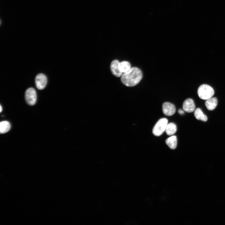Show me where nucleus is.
<instances>
[{"label":"nucleus","mask_w":225,"mask_h":225,"mask_svg":"<svg viewBox=\"0 0 225 225\" xmlns=\"http://www.w3.org/2000/svg\"><path fill=\"white\" fill-rule=\"evenodd\" d=\"M168 122L167 119L163 118L160 119L156 123L152 129V133L156 136H160L165 131Z\"/></svg>","instance_id":"nucleus-3"},{"label":"nucleus","mask_w":225,"mask_h":225,"mask_svg":"<svg viewBox=\"0 0 225 225\" xmlns=\"http://www.w3.org/2000/svg\"><path fill=\"white\" fill-rule=\"evenodd\" d=\"M142 76L141 70L138 68L134 67L121 76L122 82L128 87H133L137 84L141 80Z\"/></svg>","instance_id":"nucleus-1"},{"label":"nucleus","mask_w":225,"mask_h":225,"mask_svg":"<svg viewBox=\"0 0 225 225\" xmlns=\"http://www.w3.org/2000/svg\"><path fill=\"white\" fill-rule=\"evenodd\" d=\"M119 63L118 60H115L112 62L110 65V69L112 74L117 77L121 76L122 74L119 68Z\"/></svg>","instance_id":"nucleus-7"},{"label":"nucleus","mask_w":225,"mask_h":225,"mask_svg":"<svg viewBox=\"0 0 225 225\" xmlns=\"http://www.w3.org/2000/svg\"><path fill=\"white\" fill-rule=\"evenodd\" d=\"M165 142L170 148L172 149H175L177 144L176 136L173 135L170 137L166 140Z\"/></svg>","instance_id":"nucleus-10"},{"label":"nucleus","mask_w":225,"mask_h":225,"mask_svg":"<svg viewBox=\"0 0 225 225\" xmlns=\"http://www.w3.org/2000/svg\"><path fill=\"white\" fill-rule=\"evenodd\" d=\"M182 108L183 110L187 112H193L195 110V106L193 100L190 98L185 100L183 102Z\"/></svg>","instance_id":"nucleus-8"},{"label":"nucleus","mask_w":225,"mask_h":225,"mask_svg":"<svg viewBox=\"0 0 225 225\" xmlns=\"http://www.w3.org/2000/svg\"><path fill=\"white\" fill-rule=\"evenodd\" d=\"M218 100L216 97H212L206 100L205 105L209 110H213L215 108L218 104Z\"/></svg>","instance_id":"nucleus-9"},{"label":"nucleus","mask_w":225,"mask_h":225,"mask_svg":"<svg viewBox=\"0 0 225 225\" xmlns=\"http://www.w3.org/2000/svg\"><path fill=\"white\" fill-rule=\"evenodd\" d=\"M25 99L27 103L29 105L32 106L35 104L37 100V94L33 88H29L26 90Z\"/></svg>","instance_id":"nucleus-4"},{"label":"nucleus","mask_w":225,"mask_h":225,"mask_svg":"<svg viewBox=\"0 0 225 225\" xmlns=\"http://www.w3.org/2000/svg\"><path fill=\"white\" fill-rule=\"evenodd\" d=\"M0 112H1L2 111V106H1V105H0Z\"/></svg>","instance_id":"nucleus-16"},{"label":"nucleus","mask_w":225,"mask_h":225,"mask_svg":"<svg viewBox=\"0 0 225 225\" xmlns=\"http://www.w3.org/2000/svg\"><path fill=\"white\" fill-rule=\"evenodd\" d=\"M194 115L195 118L198 120L203 122L207 121V116L203 113L201 109L199 108H196L194 112Z\"/></svg>","instance_id":"nucleus-11"},{"label":"nucleus","mask_w":225,"mask_h":225,"mask_svg":"<svg viewBox=\"0 0 225 225\" xmlns=\"http://www.w3.org/2000/svg\"><path fill=\"white\" fill-rule=\"evenodd\" d=\"M162 110L164 114L166 116H171L175 112L176 108L172 103L166 102L162 104Z\"/></svg>","instance_id":"nucleus-6"},{"label":"nucleus","mask_w":225,"mask_h":225,"mask_svg":"<svg viewBox=\"0 0 225 225\" xmlns=\"http://www.w3.org/2000/svg\"><path fill=\"white\" fill-rule=\"evenodd\" d=\"M11 128L10 123L8 121L1 122L0 123V132L1 134L5 133L8 132Z\"/></svg>","instance_id":"nucleus-13"},{"label":"nucleus","mask_w":225,"mask_h":225,"mask_svg":"<svg viewBox=\"0 0 225 225\" xmlns=\"http://www.w3.org/2000/svg\"><path fill=\"white\" fill-rule=\"evenodd\" d=\"M214 93L213 88L206 84L200 85L198 90V94L201 99L206 100L212 97Z\"/></svg>","instance_id":"nucleus-2"},{"label":"nucleus","mask_w":225,"mask_h":225,"mask_svg":"<svg viewBox=\"0 0 225 225\" xmlns=\"http://www.w3.org/2000/svg\"><path fill=\"white\" fill-rule=\"evenodd\" d=\"M35 81L37 88L39 90H42L46 87L47 84V77L45 75L40 73L36 76Z\"/></svg>","instance_id":"nucleus-5"},{"label":"nucleus","mask_w":225,"mask_h":225,"mask_svg":"<svg viewBox=\"0 0 225 225\" xmlns=\"http://www.w3.org/2000/svg\"><path fill=\"white\" fill-rule=\"evenodd\" d=\"M119 67L122 73L127 72L131 68L130 63L126 61H123L120 62Z\"/></svg>","instance_id":"nucleus-14"},{"label":"nucleus","mask_w":225,"mask_h":225,"mask_svg":"<svg viewBox=\"0 0 225 225\" xmlns=\"http://www.w3.org/2000/svg\"><path fill=\"white\" fill-rule=\"evenodd\" d=\"M178 112L179 113L181 114H183L184 113V111L181 109H179L178 110Z\"/></svg>","instance_id":"nucleus-15"},{"label":"nucleus","mask_w":225,"mask_h":225,"mask_svg":"<svg viewBox=\"0 0 225 225\" xmlns=\"http://www.w3.org/2000/svg\"><path fill=\"white\" fill-rule=\"evenodd\" d=\"M177 130L176 124L173 122H170L167 124L165 131L167 135L170 136L174 134Z\"/></svg>","instance_id":"nucleus-12"}]
</instances>
